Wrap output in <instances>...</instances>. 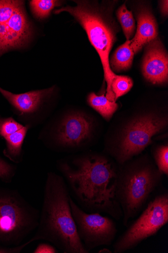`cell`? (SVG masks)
Here are the masks:
<instances>
[{"instance_id": "1", "label": "cell", "mask_w": 168, "mask_h": 253, "mask_svg": "<svg viewBox=\"0 0 168 253\" xmlns=\"http://www.w3.org/2000/svg\"><path fill=\"white\" fill-rule=\"evenodd\" d=\"M59 168L85 210L123 218L116 196L118 165L111 157L104 153H83L61 161Z\"/></svg>"}, {"instance_id": "2", "label": "cell", "mask_w": 168, "mask_h": 253, "mask_svg": "<svg viewBox=\"0 0 168 253\" xmlns=\"http://www.w3.org/2000/svg\"><path fill=\"white\" fill-rule=\"evenodd\" d=\"M70 197L63 177L48 174L39 223L33 238L49 242L64 253H88L78 234Z\"/></svg>"}, {"instance_id": "3", "label": "cell", "mask_w": 168, "mask_h": 253, "mask_svg": "<svg viewBox=\"0 0 168 253\" xmlns=\"http://www.w3.org/2000/svg\"><path fill=\"white\" fill-rule=\"evenodd\" d=\"M163 175L148 154L141 153L118 165L116 196L123 211V223L126 227L163 190Z\"/></svg>"}, {"instance_id": "4", "label": "cell", "mask_w": 168, "mask_h": 253, "mask_svg": "<svg viewBox=\"0 0 168 253\" xmlns=\"http://www.w3.org/2000/svg\"><path fill=\"white\" fill-rule=\"evenodd\" d=\"M167 114L156 112L140 114L124 124L118 131L108 134L104 153L120 166L142 153L153 144L154 137L167 129Z\"/></svg>"}, {"instance_id": "5", "label": "cell", "mask_w": 168, "mask_h": 253, "mask_svg": "<svg viewBox=\"0 0 168 253\" xmlns=\"http://www.w3.org/2000/svg\"><path fill=\"white\" fill-rule=\"evenodd\" d=\"M76 6H66L55 10L59 14L66 12L73 16L87 33L89 40L99 53L107 84L106 97L115 101L111 84L116 75L112 71L109 56L116 41L117 30L115 21L106 10L87 1H75Z\"/></svg>"}, {"instance_id": "6", "label": "cell", "mask_w": 168, "mask_h": 253, "mask_svg": "<svg viewBox=\"0 0 168 253\" xmlns=\"http://www.w3.org/2000/svg\"><path fill=\"white\" fill-rule=\"evenodd\" d=\"M40 212L16 190L0 189V245L18 246L36 230Z\"/></svg>"}, {"instance_id": "7", "label": "cell", "mask_w": 168, "mask_h": 253, "mask_svg": "<svg viewBox=\"0 0 168 253\" xmlns=\"http://www.w3.org/2000/svg\"><path fill=\"white\" fill-rule=\"evenodd\" d=\"M168 222V192L157 194L147 204L137 218L115 241L113 253H123L136 247L157 234Z\"/></svg>"}, {"instance_id": "8", "label": "cell", "mask_w": 168, "mask_h": 253, "mask_svg": "<svg viewBox=\"0 0 168 253\" xmlns=\"http://www.w3.org/2000/svg\"><path fill=\"white\" fill-rule=\"evenodd\" d=\"M69 203L79 237L88 253L98 247L113 244L118 230L112 219L99 213H87L71 196Z\"/></svg>"}, {"instance_id": "9", "label": "cell", "mask_w": 168, "mask_h": 253, "mask_svg": "<svg viewBox=\"0 0 168 253\" xmlns=\"http://www.w3.org/2000/svg\"><path fill=\"white\" fill-rule=\"evenodd\" d=\"M95 123L86 114L77 112L66 116L54 136L56 148L64 151L82 149L93 143Z\"/></svg>"}, {"instance_id": "10", "label": "cell", "mask_w": 168, "mask_h": 253, "mask_svg": "<svg viewBox=\"0 0 168 253\" xmlns=\"http://www.w3.org/2000/svg\"><path fill=\"white\" fill-rule=\"evenodd\" d=\"M142 75L153 84H167L168 56L161 41L157 38L146 45L141 65Z\"/></svg>"}, {"instance_id": "11", "label": "cell", "mask_w": 168, "mask_h": 253, "mask_svg": "<svg viewBox=\"0 0 168 253\" xmlns=\"http://www.w3.org/2000/svg\"><path fill=\"white\" fill-rule=\"evenodd\" d=\"M33 28L25 9V2L20 1L9 19L5 40V53L25 47L32 38Z\"/></svg>"}, {"instance_id": "12", "label": "cell", "mask_w": 168, "mask_h": 253, "mask_svg": "<svg viewBox=\"0 0 168 253\" xmlns=\"http://www.w3.org/2000/svg\"><path fill=\"white\" fill-rule=\"evenodd\" d=\"M136 18L137 22L136 32L131 40V48L134 54L157 39L158 35L156 19L148 7H140L136 13Z\"/></svg>"}, {"instance_id": "13", "label": "cell", "mask_w": 168, "mask_h": 253, "mask_svg": "<svg viewBox=\"0 0 168 253\" xmlns=\"http://www.w3.org/2000/svg\"><path fill=\"white\" fill-rule=\"evenodd\" d=\"M55 87L15 94L0 87V93L8 102L22 114L35 112L44 102L53 94Z\"/></svg>"}, {"instance_id": "14", "label": "cell", "mask_w": 168, "mask_h": 253, "mask_svg": "<svg viewBox=\"0 0 168 253\" xmlns=\"http://www.w3.org/2000/svg\"><path fill=\"white\" fill-rule=\"evenodd\" d=\"M131 43V40L127 41L119 46L112 56L109 64L113 72L127 71L132 67L134 53Z\"/></svg>"}, {"instance_id": "15", "label": "cell", "mask_w": 168, "mask_h": 253, "mask_svg": "<svg viewBox=\"0 0 168 253\" xmlns=\"http://www.w3.org/2000/svg\"><path fill=\"white\" fill-rule=\"evenodd\" d=\"M87 100L88 105L108 122L111 119L118 108L116 102L110 101L105 94L98 96L92 92L88 95Z\"/></svg>"}, {"instance_id": "16", "label": "cell", "mask_w": 168, "mask_h": 253, "mask_svg": "<svg viewBox=\"0 0 168 253\" xmlns=\"http://www.w3.org/2000/svg\"><path fill=\"white\" fill-rule=\"evenodd\" d=\"M20 1H0V56L5 53L4 45L6 28L13 12Z\"/></svg>"}, {"instance_id": "17", "label": "cell", "mask_w": 168, "mask_h": 253, "mask_svg": "<svg viewBox=\"0 0 168 253\" xmlns=\"http://www.w3.org/2000/svg\"><path fill=\"white\" fill-rule=\"evenodd\" d=\"M28 130V126H24L21 129L5 138L7 146L5 154L15 162L21 155L22 146Z\"/></svg>"}, {"instance_id": "18", "label": "cell", "mask_w": 168, "mask_h": 253, "mask_svg": "<svg viewBox=\"0 0 168 253\" xmlns=\"http://www.w3.org/2000/svg\"><path fill=\"white\" fill-rule=\"evenodd\" d=\"M116 16L123 28L127 41L131 40L134 34L135 21L132 11L129 10L126 3L120 7Z\"/></svg>"}, {"instance_id": "19", "label": "cell", "mask_w": 168, "mask_h": 253, "mask_svg": "<svg viewBox=\"0 0 168 253\" xmlns=\"http://www.w3.org/2000/svg\"><path fill=\"white\" fill-rule=\"evenodd\" d=\"M62 1L55 0H32L30 2L32 12L35 17L42 20L49 17L52 11L60 6Z\"/></svg>"}, {"instance_id": "20", "label": "cell", "mask_w": 168, "mask_h": 253, "mask_svg": "<svg viewBox=\"0 0 168 253\" xmlns=\"http://www.w3.org/2000/svg\"><path fill=\"white\" fill-rule=\"evenodd\" d=\"M153 159L159 170L167 176L168 175V142L156 145L152 148Z\"/></svg>"}, {"instance_id": "21", "label": "cell", "mask_w": 168, "mask_h": 253, "mask_svg": "<svg viewBox=\"0 0 168 253\" xmlns=\"http://www.w3.org/2000/svg\"><path fill=\"white\" fill-rule=\"evenodd\" d=\"M133 85L134 82L130 77L117 75L111 84V89L114 95L115 102L119 98L127 94Z\"/></svg>"}, {"instance_id": "22", "label": "cell", "mask_w": 168, "mask_h": 253, "mask_svg": "<svg viewBox=\"0 0 168 253\" xmlns=\"http://www.w3.org/2000/svg\"><path fill=\"white\" fill-rule=\"evenodd\" d=\"M24 127L12 118H0V136L4 138L15 133Z\"/></svg>"}, {"instance_id": "23", "label": "cell", "mask_w": 168, "mask_h": 253, "mask_svg": "<svg viewBox=\"0 0 168 253\" xmlns=\"http://www.w3.org/2000/svg\"><path fill=\"white\" fill-rule=\"evenodd\" d=\"M14 174L13 167L0 158V179L4 181H9Z\"/></svg>"}, {"instance_id": "24", "label": "cell", "mask_w": 168, "mask_h": 253, "mask_svg": "<svg viewBox=\"0 0 168 253\" xmlns=\"http://www.w3.org/2000/svg\"><path fill=\"white\" fill-rule=\"evenodd\" d=\"M34 242V240L32 238L25 243L12 248H9L0 245V253H19L24 249H25L26 247Z\"/></svg>"}, {"instance_id": "25", "label": "cell", "mask_w": 168, "mask_h": 253, "mask_svg": "<svg viewBox=\"0 0 168 253\" xmlns=\"http://www.w3.org/2000/svg\"><path fill=\"white\" fill-rule=\"evenodd\" d=\"M34 253H58L57 249L49 244L42 243L38 245L33 252Z\"/></svg>"}, {"instance_id": "26", "label": "cell", "mask_w": 168, "mask_h": 253, "mask_svg": "<svg viewBox=\"0 0 168 253\" xmlns=\"http://www.w3.org/2000/svg\"><path fill=\"white\" fill-rule=\"evenodd\" d=\"M168 1H160V8L162 14L164 16L168 15Z\"/></svg>"}]
</instances>
